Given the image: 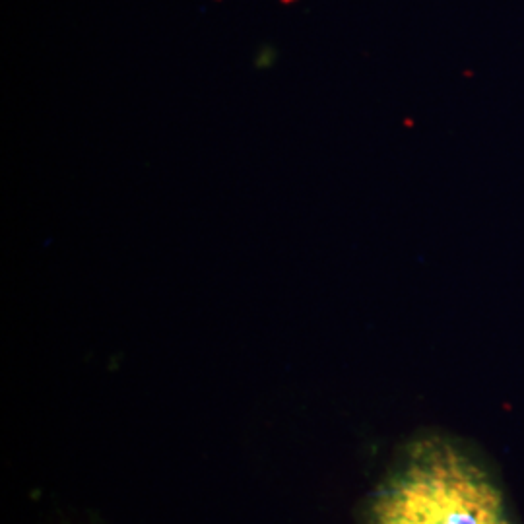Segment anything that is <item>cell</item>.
Wrapping results in <instances>:
<instances>
[{
    "label": "cell",
    "instance_id": "1",
    "mask_svg": "<svg viewBox=\"0 0 524 524\" xmlns=\"http://www.w3.org/2000/svg\"><path fill=\"white\" fill-rule=\"evenodd\" d=\"M375 524H513L474 460L448 445L421 448L385 487Z\"/></svg>",
    "mask_w": 524,
    "mask_h": 524
}]
</instances>
